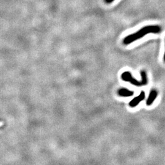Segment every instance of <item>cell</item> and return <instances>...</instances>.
I'll return each instance as SVG.
<instances>
[{
	"label": "cell",
	"instance_id": "obj_1",
	"mask_svg": "<svg viewBox=\"0 0 165 165\" xmlns=\"http://www.w3.org/2000/svg\"><path fill=\"white\" fill-rule=\"evenodd\" d=\"M161 31H162L161 28L158 25L146 26L143 27L137 32L125 37L123 40V43L125 45H129L138 39L143 38L145 35L151 33L157 34L160 33Z\"/></svg>",
	"mask_w": 165,
	"mask_h": 165
},
{
	"label": "cell",
	"instance_id": "obj_4",
	"mask_svg": "<svg viewBox=\"0 0 165 165\" xmlns=\"http://www.w3.org/2000/svg\"><path fill=\"white\" fill-rule=\"evenodd\" d=\"M158 96V92L157 90L155 89H152L151 90V92H149L148 98L147 99L146 101V105L148 106H151L152 105V103L154 102V101L155 100V99L157 98Z\"/></svg>",
	"mask_w": 165,
	"mask_h": 165
},
{
	"label": "cell",
	"instance_id": "obj_6",
	"mask_svg": "<svg viewBox=\"0 0 165 165\" xmlns=\"http://www.w3.org/2000/svg\"><path fill=\"white\" fill-rule=\"evenodd\" d=\"M141 76V82L143 83V86H146L148 83V76L147 74L144 71H142L140 72Z\"/></svg>",
	"mask_w": 165,
	"mask_h": 165
},
{
	"label": "cell",
	"instance_id": "obj_3",
	"mask_svg": "<svg viewBox=\"0 0 165 165\" xmlns=\"http://www.w3.org/2000/svg\"><path fill=\"white\" fill-rule=\"evenodd\" d=\"M146 97V94L145 92L144 91H141V93L139 94V95H138L137 97L133 98L129 103V106L131 108H135L136 106L138 105V104L141 102L143 100H144Z\"/></svg>",
	"mask_w": 165,
	"mask_h": 165
},
{
	"label": "cell",
	"instance_id": "obj_5",
	"mask_svg": "<svg viewBox=\"0 0 165 165\" xmlns=\"http://www.w3.org/2000/svg\"><path fill=\"white\" fill-rule=\"evenodd\" d=\"M117 94L119 96L123 97H132L134 94V92L133 90H130L126 88H121L119 89Z\"/></svg>",
	"mask_w": 165,
	"mask_h": 165
},
{
	"label": "cell",
	"instance_id": "obj_7",
	"mask_svg": "<svg viewBox=\"0 0 165 165\" xmlns=\"http://www.w3.org/2000/svg\"><path fill=\"white\" fill-rule=\"evenodd\" d=\"M114 0H105V2L108 3V4H109V3H111L112 2H113Z\"/></svg>",
	"mask_w": 165,
	"mask_h": 165
},
{
	"label": "cell",
	"instance_id": "obj_8",
	"mask_svg": "<svg viewBox=\"0 0 165 165\" xmlns=\"http://www.w3.org/2000/svg\"><path fill=\"white\" fill-rule=\"evenodd\" d=\"M163 59H164V61L165 62V53H164V57H163Z\"/></svg>",
	"mask_w": 165,
	"mask_h": 165
},
{
	"label": "cell",
	"instance_id": "obj_2",
	"mask_svg": "<svg viewBox=\"0 0 165 165\" xmlns=\"http://www.w3.org/2000/svg\"><path fill=\"white\" fill-rule=\"evenodd\" d=\"M121 79L126 82H130L132 84L136 86H143V83L141 81H138L136 79H135L132 75V74L129 72L126 71L122 74L121 75Z\"/></svg>",
	"mask_w": 165,
	"mask_h": 165
}]
</instances>
